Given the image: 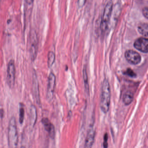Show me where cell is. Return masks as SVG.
I'll return each mask as SVG.
<instances>
[{"label": "cell", "mask_w": 148, "mask_h": 148, "mask_svg": "<svg viewBox=\"0 0 148 148\" xmlns=\"http://www.w3.org/2000/svg\"><path fill=\"white\" fill-rule=\"evenodd\" d=\"M111 92L110 84L107 79H105L102 84L100 106L101 110L104 113L109 111L110 104Z\"/></svg>", "instance_id": "cell-1"}, {"label": "cell", "mask_w": 148, "mask_h": 148, "mask_svg": "<svg viewBox=\"0 0 148 148\" xmlns=\"http://www.w3.org/2000/svg\"><path fill=\"white\" fill-rule=\"evenodd\" d=\"M18 143V129L16 119L12 117L9 122L8 129V144L9 148H17Z\"/></svg>", "instance_id": "cell-2"}, {"label": "cell", "mask_w": 148, "mask_h": 148, "mask_svg": "<svg viewBox=\"0 0 148 148\" xmlns=\"http://www.w3.org/2000/svg\"><path fill=\"white\" fill-rule=\"evenodd\" d=\"M38 40L37 32L34 28H32L28 37V47L29 53L32 60H34L37 57L38 47Z\"/></svg>", "instance_id": "cell-3"}, {"label": "cell", "mask_w": 148, "mask_h": 148, "mask_svg": "<svg viewBox=\"0 0 148 148\" xmlns=\"http://www.w3.org/2000/svg\"><path fill=\"white\" fill-rule=\"evenodd\" d=\"M113 8V3L112 1L107 2L104 10L101 23V29L103 33L105 32L108 27L109 21L111 15Z\"/></svg>", "instance_id": "cell-4"}, {"label": "cell", "mask_w": 148, "mask_h": 148, "mask_svg": "<svg viewBox=\"0 0 148 148\" xmlns=\"http://www.w3.org/2000/svg\"><path fill=\"white\" fill-rule=\"evenodd\" d=\"M15 77V64L14 60H9L8 64L7 81L8 86L12 87L14 86Z\"/></svg>", "instance_id": "cell-5"}, {"label": "cell", "mask_w": 148, "mask_h": 148, "mask_svg": "<svg viewBox=\"0 0 148 148\" xmlns=\"http://www.w3.org/2000/svg\"><path fill=\"white\" fill-rule=\"evenodd\" d=\"M56 84V76L53 73L51 72L48 76L47 97L49 101H51L53 97Z\"/></svg>", "instance_id": "cell-6"}, {"label": "cell", "mask_w": 148, "mask_h": 148, "mask_svg": "<svg viewBox=\"0 0 148 148\" xmlns=\"http://www.w3.org/2000/svg\"><path fill=\"white\" fill-rule=\"evenodd\" d=\"M125 58L128 62L132 64H137L140 63L141 60L140 54L133 50H130L126 51Z\"/></svg>", "instance_id": "cell-7"}, {"label": "cell", "mask_w": 148, "mask_h": 148, "mask_svg": "<svg viewBox=\"0 0 148 148\" xmlns=\"http://www.w3.org/2000/svg\"><path fill=\"white\" fill-rule=\"evenodd\" d=\"M136 49L143 53H148V39L140 38L136 40L134 43Z\"/></svg>", "instance_id": "cell-8"}, {"label": "cell", "mask_w": 148, "mask_h": 148, "mask_svg": "<svg viewBox=\"0 0 148 148\" xmlns=\"http://www.w3.org/2000/svg\"><path fill=\"white\" fill-rule=\"evenodd\" d=\"M45 130L48 132L51 138H54L55 136V129L53 125L47 118H43L41 120Z\"/></svg>", "instance_id": "cell-9"}, {"label": "cell", "mask_w": 148, "mask_h": 148, "mask_svg": "<svg viewBox=\"0 0 148 148\" xmlns=\"http://www.w3.org/2000/svg\"><path fill=\"white\" fill-rule=\"evenodd\" d=\"M95 130L93 126H91L86 138L84 148H92L95 140Z\"/></svg>", "instance_id": "cell-10"}, {"label": "cell", "mask_w": 148, "mask_h": 148, "mask_svg": "<svg viewBox=\"0 0 148 148\" xmlns=\"http://www.w3.org/2000/svg\"><path fill=\"white\" fill-rule=\"evenodd\" d=\"M33 89L34 94L36 102L38 103L40 102L39 90L38 80L36 73H33Z\"/></svg>", "instance_id": "cell-11"}, {"label": "cell", "mask_w": 148, "mask_h": 148, "mask_svg": "<svg viewBox=\"0 0 148 148\" xmlns=\"http://www.w3.org/2000/svg\"><path fill=\"white\" fill-rule=\"evenodd\" d=\"M33 2L32 0H26L25 1V18L26 19L30 18L33 5Z\"/></svg>", "instance_id": "cell-12"}, {"label": "cell", "mask_w": 148, "mask_h": 148, "mask_svg": "<svg viewBox=\"0 0 148 148\" xmlns=\"http://www.w3.org/2000/svg\"><path fill=\"white\" fill-rule=\"evenodd\" d=\"M123 102L125 105L130 104L134 99V94L132 92L127 91L125 92L123 96Z\"/></svg>", "instance_id": "cell-13"}, {"label": "cell", "mask_w": 148, "mask_h": 148, "mask_svg": "<svg viewBox=\"0 0 148 148\" xmlns=\"http://www.w3.org/2000/svg\"><path fill=\"white\" fill-rule=\"evenodd\" d=\"M138 31L140 34L145 37H148V24L141 23L138 26Z\"/></svg>", "instance_id": "cell-14"}, {"label": "cell", "mask_w": 148, "mask_h": 148, "mask_svg": "<svg viewBox=\"0 0 148 148\" xmlns=\"http://www.w3.org/2000/svg\"><path fill=\"white\" fill-rule=\"evenodd\" d=\"M37 112L36 107L34 106H31L30 110V122L33 126L35 125L37 120Z\"/></svg>", "instance_id": "cell-15"}, {"label": "cell", "mask_w": 148, "mask_h": 148, "mask_svg": "<svg viewBox=\"0 0 148 148\" xmlns=\"http://www.w3.org/2000/svg\"><path fill=\"white\" fill-rule=\"evenodd\" d=\"M55 59V54L53 51H49L47 55V64L48 67H51Z\"/></svg>", "instance_id": "cell-16"}, {"label": "cell", "mask_w": 148, "mask_h": 148, "mask_svg": "<svg viewBox=\"0 0 148 148\" xmlns=\"http://www.w3.org/2000/svg\"><path fill=\"white\" fill-rule=\"evenodd\" d=\"M83 78H84V83L85 88L87 92L89 91V85L88 83V76H87L86 68V66H84L83 68Z\"/></svg>", "instance_id": "cell-17"}, {"label": "cell", "mask_w": 148, "mask_h": 148, "mask_svg": "<svg viewBox=\"0 0 148 148\" xmlns=\"http://www.w3.org/2000/svg\"><path fill=\"white\" fill-rule=\"evenodd\" d=\"M25 108L23 104L20 103L19 108V121L20 124L23 123L25 118Z\"/></svg>", "instance_id": "cell-18"}, {"label": "cell", "mask_w": 148, "mask_h": 148, "mask_svg": "<svg viewBox=\"0 0 148 148\" xmlns=\"http://www.w3.org/2000/svg\"><path fill=\"white\" fill-rule=\"evenodd\" d=\"M124 73L129 77H135L136 76L134 71H132L131 69H130V68L127 69L124 72Z\"/></svg>", "instance_id": "cell-19"}, {"label": "cell", "mask_w": 148, "mask_h": 148, "mask_svg": "<svg viewBox=\"0 0 148 148\" xmlns=\"http://www.w3.org/2000/svg\"><path fill=\"white\" fill-rule=\"evenodd\" d=\"M108 133H106L104 136L103 147V148H108Z\"/></svg>", "instance_id": "cell-20"}, {"label": "cell", "mask_w": 148, "mask_h": 148, "mask_svg": "<svg viewBox=\"0 0 148 148\" xmlns=\"http://www.w3.org/2000/svg\"><path fill=\"white\" fill-rule=\"evenodd\" d=\"M142 12H143L144 16L148 19V7H145L143 9Z\"/></svg>", "instance_id": "cell-21"}, {"label": "cell", "mask_w": 148, "mask_h": 148, "mask_svg": "<svg viewBox=\"0 0 148 148\" xmlns=\"http://www.w3.org/2000/svg\"><path fill=\"white\" fill-rule=\"evenodd\" d=\"M85 2L86 1H81V0L78 1V5L79 6H82Z\"/></svg>", "instance_id": "cell-22"}, {"label": "cell", "mask_w": 148, "mask_h": 148, "mask_svg": "<svg viewBox=\"0 0 148 148\" xmlns=\"http://www.w3.org/2000/svg\"><path fill=\"white\" fill-rule=\"evenodd\" d=\"M21 148H25V146H21Z\"/></svg>", "instance_id": "cell-23"}]
</instances>
